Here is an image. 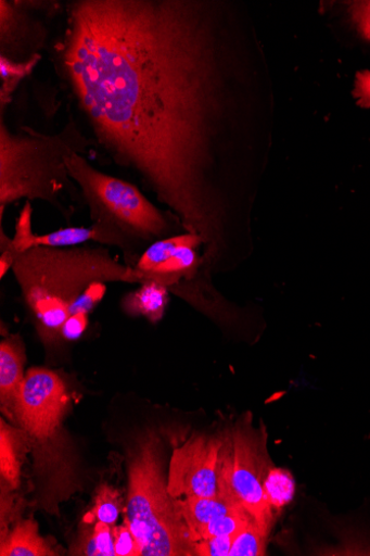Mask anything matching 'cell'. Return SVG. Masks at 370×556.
Here are the masks:
<instances>
[{
  "label": "cell",
  "instance_id": "1",
  "mask_svg": "<svg viewBox=\"0 0 370 556\" xmlns=\"http://www.w3.org/2000/svg\"><path fill=\"white\" fill-rule=\"evenodd\" d=\"M99 146L137 173L207 250L229 239L215 140L230 63L203 3L75 0L55 47Z\"/></svg>",
  "mask_w": 370,
  "mask_h": 556
},
{
  "label": "cell",
  "instance_id": "2",
  "mask_svg": "<svg viewBox=\"0 0 370 556\" xmlns=\"http://www.w3.org/2000/svg\"><path fill=\"white\" fill-rule=\"evenodd\" d=\"M12 273L49 353L63 346V329L71 318L89 317L107 285H141L139 273L103 245L34 247L15 254Z\"/></svg>",
  "mask_w": 370,
  "mask_h": 556
},
{
  "label": "cell",
  "instance_id": "3",
  "mask_svg": "<svg viewBox=\"0 0 370 556\" xmlns=\"http://www.w3.org/2000/svg\"><path fill=\"white\" fill-rule=\"evenodd\" d=\"M129 491L125 523L141 556H195V542L168 489L166 448L161 434L148 429L128 446Z\"/></svg>",
  "mask_w": 370,
  "mask_h": 556
},
{
  "label": "cell",
  "instance_id": "4",
  "mask_svg": "<svg viewBox=\"0 0 370 556\" xmlns=\"http://www.w3.org/2000/svg\"><path fill=\"white\" fill-rule=\"evenodd\" d=\"M89 140L72 121L58 135H42L29 128L13 134L0 122V220L7 207L22 199L40 200L56 208L67 220L71 213L62 202V192L76 190L66 159L86 154Z\"/></svg>",
  "mask_w": 370,
  "mask_h": 556
},
{
  "label": "cell",
  "instance_id": "5",
  "mask_svg": "<svg viewBox=\"0 0 370 556\" xmlns=\"http://www.w3.org/2000/svg\"><path fill=\"white\" fill-rule=\"evenodd\" d=\"M71 178L79 186L92 223L111 226L143 254L157 240L169 238L175 226L168 215L132 184L104 174L80 154L66 159Z\"/></svg>",
  "mask_w": 370,
  "mask_h": 556
},
{
  "label": "cell",
  "instance_id": "6",
  "mask_svg": "<svg viewBox=\"0 0 370 556\" xmlns=\"http://www.w3.org/2000/svg\"><path fill=\"white\" fill-rule=\"evenodd\" d=\"M233 442L232 484L242 507L256 526L271 534L276 514L264 493L266 481L275 464L268 450L266 427L253 426L251 414H245L231 431Z\"/></svg>",
  "mask_w": 370,
  "mask_h": 556
},
{
  "label": "cell",
  "instance_id": "7",
  "mask_svg": "<svg viewBox=\"0 0 370 556\" xmlns=\"http://www.w3.org/2000/svg\"><path fill=\"white\" fill-rule=\"evenodd\" d=\"M71 383L61 372L31 368L26 372L15 407L17 421L33 444H43L61 429L72 403Z\"/></svg>",
  "mask_w": 370,
  "mask_h": 556
},
{
  "label": "cell",
  "instance_id": "8",
  "mask_svg": "<svg viewBox=\"0 0 370 556\" xmlns=\"http://www.w3.org/2000/svg\"><path fill=\"white\" fill-rule=\"evenodd\" d=\"M225 434H195L174 451L168 489L176 500L219 495L218 471Z\"/></svg>",
  "mask_w": 370,
  "mask_h": 556
},
{
  "label": "cell",
  "instance_id": "9",
  "mask_svg": "<svg viewBox=\"0 0 370 556\" xmlns=\"http://www.w3.org/2000/svg\"><path fill=\"white\" fill-rule=\"evenodd\" d=\"M33 207L30 201H27L22 211L14 238H10L0 228V248H8L14 252H23L34 247L50 248H73L87 242H94L101 245H113L123 251L124 263L135 268L141 257L139 249L122 232L115 228L93 223L90 228L71 227L60 229L46 235H35L31 228Z\"/></svg>",
  "mask_w": 370,
  "mask_h": 556
},
{
  "label": "cell",
  "instance_id": "10",
  "mask_svg": "<svg viewBox=\"0 0 370 556\" xmlns=\"http://www.w3.org/2000/svg\"><path fill=\"white\" fill-rule=\"evenodd\" d=\"M46 29L34 20L20 2H0V56L15 63H25L43 47Z\"/></svg>",
  "mask_w": 370,
  "mask_h": 556
},
{
  "label": "cell",
  "instance_id": "11",
  "mask_svg": "<svg viewBox=\"0 0 370 556\" xmlns=\"http://www.w3.org/2000/svg\"><path fill=\"white\" fill-rule=\"evenodd\" d=\"M26 348L20 336H9L0 342V407L14 420L15 407L26 372Z\"/></svg>",
  "mask_w": 370,
  "mask_h": 556
},
{
  "label": "cell",
  "instance_id": "12",
  "mask_svg": "<svg viewBox=\"0 0 370 556\" xmlns=\"http://www.w3.org/2000/svg\"><path fill=\"white\" fill-rule=\"evenodd\" d=\"M28 434L23 429H16L0 422V475L3 485L9 490H16L21 484L22 466L29 447Z\"/></svg>",
  "mask_w": 370,
  "mask_h": 556
},
{
  "label": "cell",
  "instance_id": "13",
  "mask_svg": "<svg viewBox=\"0 0 370 556\" xmlns=\"http://www.w3.org/2000/svg\"><path fill=\"white\" fill-rule=\"evenodd\" d=\"M182 518L196 543L206 526L215 519L243 508L241 504L233 503L218 495L213 497H188L177 500Z\"/></svg>",
  "mask_w": 370,
  "mask_h": 556
},
{
  "label": "cell",
  "instance_id": "14",
  "mask_svg": "<svg viewBox=\"0 0 370 556\" xmlns=\"http://www.w3.org/2000/svg\"><path fill=\"white\" fill-rule=\"evenodd\" d=\"M139 286L137 290L124 295L123 311L131 317H144L152 324L161 321L168 307L169 288L153 281Z\"/></svg>",
  "mask_w": 370,
  "mask_h": 556
},
{
  "label": "cell",
  "instance_id": "15",
  "mask_svg": "<svg viewBox=\"0 0 370 556\" xmlns=\"http://www.w3.org/2000/svg\"><path fill=\"white\" fill-rule=\"evenodd\" d=\"M2 556H54L58 555L50 544L39 535L34 520L20 522L12 532L2 538Z\"/></svg>",
  "mask_w": 370,
  "mask_h": 556
},
{
  "label": "cell",
  "instance_id": "16",
  "mask_svg": "<svg viewBox=\"0 0 370 556\" xmlns=\"http://www.w3.org/2000/svg\"><path fill=\"white\" fill-rule=\"evenodd\" d=\"M189 243L203 244V240L201 237L190 232L157 240L146 248L135 269L140 274L149 273L167 262L181 247Z\"/></svg>",
  "mask_w": 370,
  "mask_h": 556
},
{
  "label": "cell",
  "instance_id": "17",
  "mask_svg": "<svg viewBox=\"0 0 370 556\" xmlns=\"http://www.w3.org/2000/svg\"><path fill=\"white\" fill-rule=\"evenodd\" d=\"M40 60L41 55H37L28 62L15 63L0 56V79H2V87H0V105H2V113L5 106L11 103L13 94L20 84L33 73Z\"/></svg>",
  "mask_w": 370,
  "mask_h": 556
},
{
  "label": "cell",
  "instance_id": "18",
  "mask_svg": "<svg viewBox=\"0 0 370 556\" xmlns=\"http://www.w3.org/2000/svg\"><path fill=\"white\" fill-rule=\"evenodd\" d=\"M264 493L273 513H280L295 495V480L292 473L286 469L273 467L264 481Z\"/></svg>",
  "mask_w": 370,
  "mask_h": 556
},
{
  "label": "cell",
  "instance_id": "19",
  "mask_svg": "<svg viewBox=\"0 0 370 556\" xmlns=\"http://www.w3.org/2000/svg\"><path fill=\"white\" fill-rule=\"evenodd\" d=\"M252 522L255 521L248 513L244 508H238L210 521L201 533L199 541L214 536H237Z\"/></svg>",
  "mask_w": 370,
  "mask_h": 556
},
{
  "label": "cell",
  "instance_id": "20",
  "mask_svg": "<svg viewBox=\"0 0 370 556\" xmlns=\"http://www.w3.org/2000/svg\"><path fill=\"white\" fill-rule=\"evenodd\" d=\"M269 536L252 522L234 538L229 556L266 555Z\"/></svg>",
  "mask_w": 370,
  "mask_h": 556
},
{
  "label": "cell",
  "instance_id": "21",
  "mask_svg": "<svg viewBox=\"0 0 370 556\" xmlns=\"http://www.w3.org/2000/svg\"><path fill=\"white\" fill-rule=\"evenodd\" d=\"M120 509L118 491L109 485H102L98 491L93 510L97 520L113 526L119 517Z\"/></svg>",
  "mask_w": 370,
  "mask_h": 556
},
{
  "label": "cell",
  "instance_id": "22",
  "mask_svg": "<svg viewBox=\"0 0 370 556\" xmlns=\"http://www.w3.org/2000/svg\"><path fill=\"white\" fill-rule=\"evenodd\" d=\"M235 536H214L195 543V555L229 556Z\"/></svg>",
  "mask_w": 370,
  "mask_h": 556
},
{
  "label": "cell",
  "instance_id": "23",
  "mask_svg": "<svg viewBox=\"0 0 370 556\" xmlns=\"http://www.w3.org/2000/svg\"><path fill=\"white\" fill-rule=\"evenodd\" d=\"M113 536L116 556H141L139 544L126 523L115 528Z\"/></svg>",
  "mask_w": 370,
  "mask_h": 556
},
{
  "label": "cell",
  "instance_id": "24",
  "mask_svg": "<svg viewBox=\"0 0 370 556\" xmlns=\"http://www.w3.org/2000/svg\"><path fill=\"white\" fill-rule=\"evenodd\" d=\"M97 556H116L111 526L98 521L93 528Z\"/></svg>",
  "mask_w": 370,
  "mask_h": 556
},
{
  "label": "cell",
  "instance_id": "25",
  "mask_svg": "<svg viewBox=\"0 0 370 556\" xmlns=\"http://www.w3.org/2000/svg\"><path fill=\"white\" fill-rule=\"evenodd\" d=\"M349 13L360 35L370 41V2H355Z\"/></svg>",
  "mask_w": 370,
  "mask_h": 556
},
{
  "label": "cell",
  "instance_id": "26",
  "mask_svg": "<svg viewBox=\"0 0 370 556\" xmlns=\"http://www.w3.org/2000/svg\"><path fill=\"white\" fill-rule=\"evenodd\" d=\"M353 93L357 98V104L360 108H370V72L363 71L357 74Z\"/></svg>",
  "mask_w": 370,
  "mask_h": 556
}]
</instances>
